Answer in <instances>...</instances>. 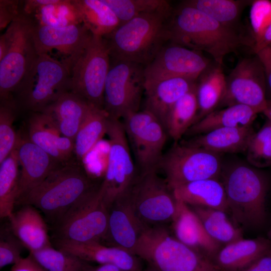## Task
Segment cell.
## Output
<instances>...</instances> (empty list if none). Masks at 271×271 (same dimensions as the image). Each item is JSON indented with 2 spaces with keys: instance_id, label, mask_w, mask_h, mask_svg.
<instances>
[{
  "instance_id": "obj_1",
  "label": "cell",
  "mask_w": 271,
  "mask_h": 271,
  "mask_svg": "<svg viewBox=\"0 0 271 271\" xmlns=\"http://www.w3.org/2000/svg\"><path fill=\"white\" fill-rule=\"evenodd\" d=\"M169 29V42L205 52L220 66L227 55L237 52L248 42L237 29L223 25L183 3L173 10Z\"/></svg>"
},
{
  "instance_id": "obj_2",
  "label": "cell",
  "mask_w": 271,
  "mask_h": 271,
  "mask_svg": "<svg viewBox=\"0 0 271 271\" xmlns=\"http://www.w3.org/2000/svg\"><path fill=\"white\" fill-rule=\"evenodd\" d=\"M220 176L233 223L243 232L262 228L267 217L264 174L250 165L236 163L222 169Z\"/></svg>"
},
{
  "instance_id": "obj_3",
  "label": "cell",
  "mask_w": 271,
  "mask_h": 271,
  "mask_svg": "<svg viewBox=\"0 0 271 271\" xmlns=\"http://www.w3.org/2000/svg\"><path fill=\"white\" fill-rule=\"evenodd\" d=\"M173 11L141 15L104 37L111 60L145 67L149 64L170 41L169 23Z\"/></svg>"
},
{
  "instance_id": "obj_4",
  "label": "cell",
  "mask_w": 271,
  "mask_h": 271,
  "mask_svg": "<svg viewBox=\"0 0 271 271\" xmlns=\"http://www.w3.org/2000/svg\"><path fill=\"white\" fill-rule=\"evenodd\" d=\"M100 184H97L87 175L82 165L72 161L59 165L16 204L32 205L58 221L75 203Z\"/></svg>"
},
{
  "instance_id": "obj_5",
  "label": "cell",
  "mask_w": 271,
  "mask_h": 271,
  "mask_svg": "<svg viewBox=\"0 0 271 271\" xmlns=\"http://www.w3.org/2000/svg\"><path fill=\"white\" fill-rule=\"evenodd\" d=\"M134 254L156 271H222L211 259L176 239L167 226L146 228Z\"/></svg>"
},
{
  "instance_id": "obj_6",
  "label": "cell",
  "mask_w": 271,
  "mask_h": 271,
  "mask_svg": "<svg viewBox=\"0 0 271 271\" xmlns=\"http://www.w3.org/2000/svg\"><path fill=\"white\" fill-rule=\"evenodd\" d=\"M71 69L48 54H40L23 78L17 92L25 108L41 112L63 93L69 91Z\"/></svg>"
},
{
  "instance_id": "obj_7",
  "label": "cell",
  "mask_w": 271,
  "mask_h": 271,
  "mask_svg": "<svg viewBox=\"0 0 271 271\" xmlns=\"http://www.w3.org/2000/svg\"><path fill=\"white\" fill-rule=\"evenodd\" d=\"M136 217L146 228L166 226L176 211L172 190L157 172L139 173L127 193Z\"/></svg>"
},
{
  "instance_id": "obj_8",
  "label": "cell",
  "mask_w": 271,
  "mask_h": 271,
  "mask_svg": "<svg viewBox=\"0 0 271 271\" xmlns=\"http://www.w3.org/2000/svg\"><path fill=\"white\" fill-rule=\"evenodd\" d=\"M170 188L207 179H218L222 163L220 154L186 143L176 142L163 155L159 170Z\"/></svg>"
},
{
  "instance_id": "obj_9",
  "label": "cell",
  "mask_w": 271,
  "mask_h": 271,
  "mask_svg": "<svg viewBox=\"0 0 271 271\" xmlns=\"http://www.w3.org/2000/svg\"><path fill=\"white\" fill-rule=\"evenodd\" d=\"M100 186L78 200L57 221V240L78 243L102 241L107 229L108 211L101 197Z\"/></svg>"
},
{
  "instance_id": "obj_10",
  "label": "cell",
  "mask_w": 271,
  "mask_h": 271,
  "mask_svg": "<svg viewBox=\"0 0 271 271\" xmlns=\"http://www.w3.org/2000/svg\"><path fill=\"white\" fill-rule=\"evenodd\" d=\"M106 134L109 151L99 192L108 207L128 193L138 173L122 122L109 117Z\"/></svg>"
},
{
  "instance_id": "obj_11",
  "label": "cell",
  "mask_w": 271,
  "mask_h": 271,
  "mask_svg": "<svg viewBox=\"0 0 271 271\" xmlns=\"http://www.w3.org/2000/svg\"><path fill=\"white\" fill-rule=\"evenodd\" d=\"M110 63L105 39L93 36L72 68L69 91L104 109V86Z\"/></svg>"
},
{
  "instance_id": "obj_12",
  "label": "cell",
  "mask_w": 271,
  "mask_h": 271,
  "mask_svg": "<svg viewBox=\"0 0 271 271\" xmlns=\"http://www.w3.org/2000/svg\"><path fill=\"white\" fill-rule=\"evenodd\" d=\"M145 66L111 60L104 86V109L109 117L120 120L139 111L144 93Z\"/></svg>"
},
{
  "instance_id": "obj_13",
  "label": "cell",
  "mask_w": 271,
  "mask_h": 271,
  "mask_svg": "<svg viewBox=\"0 0 271 271\" xmlns=\"http://www.w3.org/2000/svg\"><path fill=\"white\" fill-rule=\"evenodd\" d=\"M122 122L139 173L157 172L168 133L162 123L144 109L131 113Z\"/></svg>"
},
{
  "instance_id": "obj_14",
  "label": "cell",
  "mask_w": 271,
  "mask_h": 271,
  "mask_svg": "<svg viewBox=\"0 0 271 271\" xmlns=\"http://www.w3.org/2000/svg\"><path fill=\"white\" fill-rule=\"evenodd\" d=\"M11 42L5 56L0 60L1 101L11 98L38 56L32 34L33 24L24 15L8 26Z\"/></svg>"
},
{
  "instance_id": "obj_15",
  "label": "cell",
  "mask_w": 271,
  "mask_h": 271,
  "mask_svg": "<svg viewBox=\"0 0 271 271\" xmlns=\"http://www.w3.org/2000/svg\"><path fill=\"white\" fill-rule=\"evenodd\" d=\"M266 78L263 67L257 56L239 60L226 77V91L219 106L241 104L258 113L267 108Z\"/></svg>"
},
{
  "instance_id": "obj_16",
  "label": "cell",
  "mask_w": 271,
  "mask_h": 271,
  "mask_svg": "<svg viewBox=\"0 0 271 271\" xmlns=\"http://www.w3.org/2000/svg\"><path fill=\"white\" fill-rule=\"evenodd\" d=\"M169 42L145 67V85L173 78L197 81L212 66L200 52Z\"/></svg>"
},
{
  "instance_id": "obj_17",
  "label": "cell",
  "mask_w": 271,
  "mask_h": 271,
  "mask_svg": "<svg viewBox=\"0 0 271 271\" xmlns=\"http://www.w3.org/2000/svg\"><path fill=\"white\" fill-rule=\"evenodd\" d=\"M32 34L38 55L56 50L71 71L93 36L82 24L63 28L33 25Z\"/></svg>"
},
{
  "instance_id": "obj_18",
  "label": "cell",
  "mask_w": 271,
  "mask_h": 271,
  "mask_svg": "<svg viewBox=\"0 0 271 271\" xmlns=\"http://www.w3.org/2000/svg\"><path fill=\"white\" fill-rule=\"evenodd\" d=\"M15 149L21 167L17 202L61 163L32 142L27 134L18 133Z\"/></svg>"
},
{
  "instance_id": "obj_19",
  "label": "cell",
  "mask_w": 271,
  "mask_h": 271,
  "mask_svg": "<svg viewBox=\"0 0 271 271\" xmlns=\"http://www.w3.org/2000/svg\"><path fill=\"white\" fill-rule=\"evenodd\" d=\"M108 226L102 240L105 242L103 244L134 254L140 237L146 228L133 213L127 193L114 201L108 207Z\"/></svg>"
},
{
  "instance_id": "obj_20",
  "label": "cell",
  "mask_w": 271,
  "mask_h": 271,
  "mask_svg": "<svg viewBox=\"0 0 271 271\" xmlns=\"http://www.w3.org/2000/svg\"><path fill=\"white\" fill-rule=\"evenodd\" d=\"M171 228L173 236L179 241L213 261L222 247V245L207 233L199 218L191 207L177 199Z\"/></svg>"
},
{
  "instance_id": "obj_21",
  "label": "cell",
  "mask_w": 271,
  "mask_h": 271,
  "mask_svg": "<svg viewBox=\"0 0 271 271\" xmlns=\"http://www.w3.org/2000/svg\"><path fill=\"white\" fill-rule=\"evenodd\" d=\"M57 248L87 261L99 264H112L126 271H143L142 260L124 249L100 242L78 243L56 241Z\"/></svg>"
},
{
  "instance_id": "obj_22",
  "label": "cell",
  "mask_w": 271,
  "mask_h": 271,
  "mask_svg": "<svg viewBox=\"0 0 271 271\" xmlns=\"http://www.w3.org/2000/svg\"><path fill=\"white\" fill-rule=\"evenodd\" d=\"M30 140L61 164L72 161L74 141L63 136L52 118L43 112H34L28 120Z\"/></svg>"
},
{
  "instance_id": "obj_23",
  "label": "cell",
  "mask_w": 271,
  "mask_h": 271,
  "mask_svg": "<svg viewBox=\"0 0 271 271\" xmlns=\"http://www.w3.org/2000/svg\"><path fill=\"white\" fill-rule=\"evenodd\" d=\"M196 86L197 81L182 78L165 79L145 84L144 109L156 117L165 128L167 116L173 105Z\"/></svg>"
},
{
  "instance_id": "obj_24",
  "label": "cell",
  "mask_w": 271,
  "mask_h": 271,
  "mask_svg": "<svg viewBox=\"0 0 271 271\" xmlns=\"http://www.w3.org/2000/svg\"><path fill=\"white\" fill-rule=\"evenodd\" d=\"M270 249L271 239L268 238H242L222 247L213 262L222 271H241Z\"/></svg>"
},
{
  "instance_id": "obj_25",
  "label": "cell",
  "mask_w": 271,
  "mask_h": 271,
  "mask_svg": "<svg viewBox=\"0 0 271 271\" xmlns=\"http://www.w3.org/2000/svg\"><path fill=\"white\" fill-rule=\"evenodd\" d=\"M9 219L11 231L30 252L51 246L47 225L34 206L24 205Z\"/></svg>"
},
{
  "instance_id": "obj_26",
  "label": "cell",
  "mask_w": 271,
  "mask_h": 271,
  "mask_svg": "<svg viewBox=\"0 0 271 271\" xmlns=\"http://www.w3.org/2000/svg\"><path fill=\"white\" fill-rule=\"evenodd\" d=\"M90 105L79 95L68 91L41 112L52 118L63 136L74 141Z\"/></svg>"
},
{
  "instance_id": "obj_27",
  "label": "cell",
  "mask_w": 271,
  "mask_h": 271,
  "mask_svg": "<svg viewBox=\"0 0 271 271\" xmlns=\"http://www.w3.org/2000/svg\"><path fill=\"white\" fill-rule=\"evenodd\" d=\"M172 190L176 199L190 206L214 208L228 212L225 191L218 179L193 181Z\"/></svg>"
},
{
  "instance_id": "obj_28",
  "label": "cell",
  "mask_w": 271,
  "mask_h": 271,
  "mask_svg": "<svg viewBox=\"0 0 271 271\" xmlns=\"http://www.w3.org/2000/svg\"><path fill=\"white\" fill-rule=\"evenodd\" d=\"M254 133L252 125L221 128L192 137L184 142L219 154L245 153Z\"/></svg>"
},
{
  "instance_id": "obj_29",
  "label": "cell",
  "mask_w": 271,
  "mask_h": 271,
  "mask_svg": "<svg viewBox=\"0 0 271 271\" xmlns=\"http://www.w3.org/2000/svg\"><path fill=\"white\" fill-rule=\"evenodd\" d=\"M257 114L252 108L241 104L215 110L194 124L185 135L194 137L218 128L251 126Z\"/></svg>"
},
{
  "instance_id": "obj_30",
  "label": "cell",
  "mask_w": 271,
  "mask_h": 271,
  "mask_svg": "<svg viewBox=\"0 0 271 271\" xmlns=\"http://www.w3.org/2000/svg\"><path fill=\"white\" fill-rule=\"evenodd\" d=\"M109 117L104 109L90 104L74 140V154L78 161L82 162L106 134Z\"/></svg>"
},
{
  "instance_id": "obj_31",
  "label": "cell",
  "mask_w": 271,
  "mask_h": 271,
  "mask_svg": "<svg viewBox=\"0 0 271 271\" xmlns=\"http://www.w3.org/2000/svg\"><path fill=\"white\" fill-rule=\"evenodd\" d=\"M198 80L196 95L198 111L195 123L219 105L226 87V77L221 66L218 64L210 67Z\"/></svg>"
},
{
  "instance_id": "obj_32",
  "label": "cell",
  "mask_w": 271,
  "mask_h": 271,
  "mask_svg": "<svg viewBox=\"0 0 271 271\" xmlns=\"http://www.w3.org/2000/svg\"><path fill=\"white\" fill-rule=\"evenodd\" d=\"M82 24L93 36L104 37L121 23L103 0H74Z\"/></svg>"
},
{
  "instance_id": "obj_33",
  "label": "cell",
  "mask_w": 271,
  "mask_h": 271,
  "mask_svg": "<svg viewBox=\"0 0 271 271\" xmlns=\"http://www.w3.org/2000/svg\"><path fill=\"white\" fill-rule=\"evenodd\" d=\"M190 207L209 236L221 245H225L243 238V231L229 219L226 212L207 207Z\"/></svg>"
},
{
  "instance_id": "obj_34",
  "label": "cell",
  "mask_w": 271,
  "mask_h": 271,
  "mask_svg": "<svg viewBox=\"0 0 271 271\" xmlns=\"http://www.w3.org/2000/svg\"><path fill=\"white\" fill-rule=\"evenodd\" d=\"M25 16L34 26L63 28L82 24L74 0H56L53 3L42 6Z\"/></svg>"
},
{
  "instance_id": "obj_35",
  "label": "cell",
  "mask_w": 271,
  "mask_h": 271,
  "mask_svg": "<svg viewBox=\"0 0 271 271\" xmlns=\"http://www.w3.org/2000/svg\"><path fill=\"white\" fill-rule=\"evenodd\" d=\"M196 87L177 101L167 116L165 128L175 143L179 142L196 122L198 111Z\"/></svg>"
},
{
  "instance_id": "obj_36",
  "label": "cell",
  "mask_w": 271,
  "mask_h": 271,
  "mask_svg": "<svg viewBox=\"0 0 271 271\" xmlns=\"http://www.w3.org/2000/svg\"><path fill=\"white\" fill-rule=\"evenodd\" d=\"M19 163L15 149L0 163V217L9 218L14 212L19 189Z\"/></svg>"
},
{
  "instance_id": "obj_37",
  "label": "cell",
  "mask_w": 271,
  "mask_h": 271,
  "mask_svg": "<svg viewBox=\"0 0 271 271\" xmlns=\"http://www.w3.org/2000/svg\"><path fill=\"white\" fill-rule=\"evenodd\" d=\"M251 2L240 0H188L182 3L200 11L223 25L237 29L242 11Z\"/></svg>"
},
{
  "instance_id": "obj_38",
  "label": "cell",
  "mask_w": 271,
  "mask_h": 271,
  "mask_svg": "<svg viewBox=\"0 0 271 271\" xmlns=\"http://www.w3.org/2000/svg\"><path fill=\"white\" fill-rule=\"evenodd\" d=\"M30 254L45 271H86L90 266L79 257L51 246Z\"/></svg>"
},
{
  "instance_id": "obj_39",
  "label": "cell",
  "mask_w": 271,
  "mask_h": 271,
  "mask_svg": "<svg viewBox=\"0 0 271 271\" xmlns=\"http://www.w3.org/2000/svg\"><path fill=\"white\" fill-rule=\"evenodd\" d=\"M103 1L112 10L121 24L143 14L173 11L170 3L166 0Z\"/></svg>"
},
{
  "instance_id": "obj_40",
  "label": "cell",
  "mask_w": 271,
  "mask_h": 271,
  "mask_svg": "<svg viewBox=\"0 0 271 271\" xmlns=\"http://www.w3.org/2000/svg\"><path fill=\"white\" fill-rule=\"evenodd\" d=\"M246 158L249 164L256 168L271 166V122L268 119L251 138Z\"/></svg>"
},
{
  "instance_id": "obj_41",
  "label": "cell",
  "mask_w": 271,
  "mask_h": 271,
  "mask_svg": "<svg viewBox=\"0 0 271 271\" xmlns=\"http://www.w3.org/2000/svg\"><path fill=\"white\" fill-rule=\"evenodd\" d=\"M17 103L10 98L1 101L0 163L14 150L18 138L14 127Z\"/></svg>"
},
{
  "instance_id": "obj_42",
  "label": "cell",
  "mask_w": 271,
  "mask_h": 271,
  "mask_svg": "<svg viewBox=\"0 0 271 271\" xmlns=\"http://www.w3.org/2000/svg\"><path fill=\"white\" fill-rule=\"evenodd\" d=\"M249 15L254 45L271 24V1H252Z\"/></svg>"
},
{
  "instance_id": "obj_43",
  "label": "cell",
  "mask_w": 271,
  "mask_h": 271,
  "mask_svg": "<svg viewBox=\"0 0 271 271\" xmlns=\"http://www.w3.org/2000/svg\"><path fill=\"white\" fill-rule=\"evenodd\" d=\"M12 232V231H11ZM23 245L13 234L1 235L0 240V268L15 264L22 257L21 255Z\"/></svg>"
},
{
  "instance_id": "obj_44",
  "label": "cell",
  "mask_w": 271,
  "mask_h": 271,
  "mask_svg": "<svg viewBox=\"0 0 271 271\" xmlns=\"http://www.w3.org/2000/svg\"><path fill=\"white\" fill-rule=\"evenodd\" d=\"M23 15V1H0V29L2 30Z\"/></svg>"
},
{
  "instance_id": "obj_45",
  "label": "cell",
  "mask_w": 271,
  "mask_h": 271,
  "mask_svg": "<svg viewBox=\"0 0 271 271\" xmlns=\"http://www.w3.org/2000/svg\"><path fill=\"white\" fill-rule=\"evenodd\" d=\"M255 54L263 67L266 83L271 91V45L264 47Z\"/></svg>"
},
{
  "instance_id": "obj_46",
  "label": "cell",
  "mask_w": 271,
  "mask_h": 271,
  "mask_svg": "<svg viewBox=\"0 0 271 271\" xmlns=\"http://www.w3.org/2000/svg\"><path fill=\"white\" fill-rule=\"evenodd\" d=\"M11 271H45L31 254L13 265Z\"/></svg>"
},
{
  "instance_id": "obj_47",
  "label": "cell",
  "mask_w": 271,
  "mask_h": 271,
  "mask_svg": "<svg viewBox=\"0 0 271 271\" xmlns=\"http://www.w3.org/2000/svg\"><path fill=\"white\" fill-rule=\"evenodd\" d=\"M241 271H271V254L267 253Z\"/></svg>"
},
{
  "instance_id": "obj_48",
  "label": "cell",
  "mask_w": 271,
  "mask_h": 271,
  "mask_svg": "<svg viewBox=\"0 0 271 271\" xmlns=\"http://www.w3.org/2000/svg\"><path fill=\"white\" fill-rule=\"evenodd\" d=\"M271 44V24L258 42L254 44L252 51L256 54L264 47Z\"/></svg>"
},
{
  "instance_id": "obj_49",
  "label": "cell",
  "mask_w": 271,
  "mask_h": 271,
  "mask_svg": "<svg viewBox=\"0 0 271 271\" xmlns=\"http://www.w3.org/2000/svg\"><path fill=\"white\" fill-rule=\"evenodd\" d=\"M86 271H126L112 264H99L96 266L90 265Z\"/></svg>"
},
{
  "instance_id": "obj_50",
  "label": "cell",
  "mask_w": 271,
  "mask_h": 271,
  "mask_svg": "<svg viewBox=\"0 0 271 271\" xmlns=\"http://www.w3.org/2000/svg\"><path fill=\"white\" fill-rule=\"evenodd\" d=\"M263 113L265 115L267 119L271 122V101L267 100V108Z\"/></svg>"
},
{
  "instance_id": "obj_51",
  "label": "cell",
  "mask_w": 271,
  "mask_h": 271,
  "mask_svg": "<svg viewBox=\"0 0 271 271\" xmlns=\"http://www.w3.org/2000/svg\"><path fill=\"white\" fill-rule=\"evenodd\" d=\"M267 238L271 239V225L267 232Z\"/></svg>"
},
{
  "instance_id": "obj_52",
  "label": "cell",
  "mask_w": 271,
  "mask_h": 271,
  "mask_svg": "<svg viewBox=\"0 0 271 271\" xmlns=\"http://www.w3.org/2000/svg\"><path fill=\"white\" fill-rule=\"evenodd\" d=\"M143 271H156V270L148 267V269H146L145 270H143Z\"/></svg>"
},
{
  "instance_id": "obj_53",
  "label": "cell",
  "mask_w": 271,
  "mask_h": 271,
  "mask_svg": "<svg viewBox=\"0 0 271 271\" xmlns=\"http://www.w3.org/2000/svg\"><path fill=\"white\" fill-rule=\"evenodd\" d=\"M268 253L269 254H271V249H270V250L269 251V252Z\"/></svg>"
},
{
  "instance_id": "obj_54",
  "label": "cell",
  "mask_w": 271,
  "mask_h": 271,
  "mask_svg": "<svg viewBox=\"0 0 271 271\" xmlns=\"http://www.w3.org/2000/svg\"><path fill=\"white\" fill-rule=\"evenodd\" d=\"M269 45H271V44H270Z\"/></svg>"
}]
</instances>
